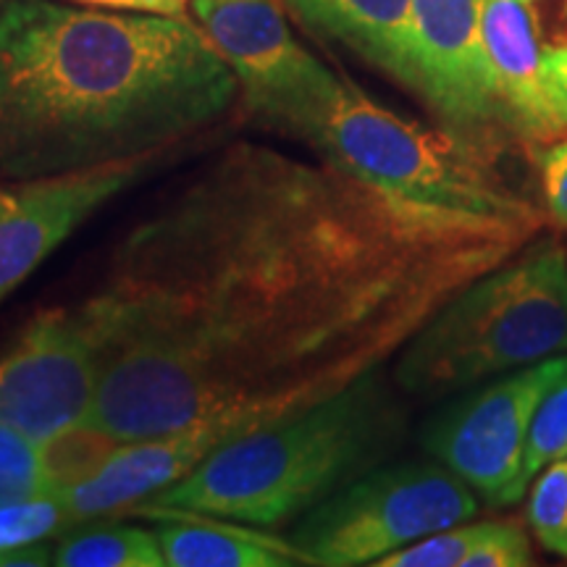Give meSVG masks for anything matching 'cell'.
Returning a JSON list of instances; mask_svg holds the SVG:
<instances>
[{"label": "cell", "mask_w": 567, "mask_h": 567, "mask_svg": "<svg viewBox=\"0 0 567 567\" xmlns=\"http://www.w3.org/2000/svg\"><path fill=\"white\" fill-rule=\"evenodd\" d=\"M547 218L410 200L326 161L234 142L140 218L82 305L111 442L247 434L396 358Z\"/></svg>", "instance_id": "cell-1"}, {"label": "cell", "mask_w": 567, "mask_h": 567, "mask_svg": "<svg viewBox=\"0 0 567 567\" xmlns=\"http://www.w3.org/2000/svg\"><path fill=\"white\" fill-rule=\"evenodd\" d=\"M237 97L195 19L0 0V179L168 153L224 122Z\"/></svg>", "instance_id": "cell-2"}, {"label": "cell", "mask_w": 567, "mask_h": 567, "mask_svg": "<svg viewBox=\"0 0 567 567\" xmlns=\"http://www.w3.org/2000/svg\"><path fill=\"white\" fill-rule=\"evenodd\" d=\"M402 434L394 394L375 371L300 413L234 436L189 476L126 509H187L276 528L381 465Z\"/></svg>", "instance_id": "cell-3"}, {"label": "cell", "mask_w": 567, "mask_h": 567, "mask_svg": "<svg viewBox=\"0 0 567 567\" xmlns=\"http://www.w3.org/2000/svg\"><path fill=\"white\" fill-rule=\"evenodd\" d=\"M567 350V252L528 245L452 297L396 354L402 392L434 400Z\"/></svg>", "instance_id": "cell-4"}, {"label": "cell", "mask_w": 567, "mask_h": 567, "mask_svg": "<svg viewBox=\"0 0 567 567\" xmlns=\"http://www.w3.org/2000/svg\"><path fill=\"white\" fill-rule=\"evenodd\" d=\"M302 142L331 166L410 200L547 218L502 168L505 142L473 140L444 124L400 116L342 74Z\"/></svg>", "instance_id": "cell-5"}, {"label": "cell", "mask_w": 567, "mask_h": 567, "mask_svg": "<svg viewBox=\"0 0 567 567\" xmlns=\"http://www.w3.org/2000/svg\"><path fill=\"white\" fill-rule=\"evenodd\" d=\"M476 513L473 488L439 460L375 465L305 513L292 542L318 567L375 565Z\"/></svg>", "instance_id": "cell-6"}, {"label": "cell", "mask_w": 567, "mask_h": 567, "mask_svg": "<svg viewBox=\"0 0 567 567\" xmlns=\"http://www.w3.org/2000/svg\"><path fill=\"white\" fill-rule=\"evenodd\" d=\"M189 17L229 63L252 116L302 140L339 74L295 38L279 0H189Z\"/></svg>", "instance_id": "cell-7"}, {"label": "cell", "mask_w": 567, "mask_h": 567, "mask_svg": "<svg viewBox=\"0 0 567 567\" xmlns=\"http://www.w3.org/2000/svg\"><path fill=\"white\" fill-rule=\"evenodd\" d=\"M567 375L565 354L465 392L425 425L423 444L488 505H513L526 492L523 465L530 423L551 389Z\"/></svg>", "instance_id": "cell-8"}, {"label": "cell", "mask_w": 567, "mask_h": 567, "mask_svg": "<svg viewBox=\"0 0 567 567\" xmlns=\"http://www.w3.org/2000/svg\"><path fill=\"white\" fill-rule=\"evenodd\" d=\"M97 384V350L80 310H40L0 354V423L48 446L87 429Z\"/></svg>", "instance_id": "cell-9"}, {"label": "cell", "mask_w": 567, "mask_h": 567, "mask_svg": "<svg viewBox=\"0 0 567 567\" xmlns=\"http://www.w3.org/2000/svg\"><path fill=\"white\" fill-rule=\"evenodd\" d=\"M413 92L439 124L505 142L507 111L484 42V0H413Z\"/></svg>", "instance_id": "cell-10"}, {"label": "cell", "mask_w": 567, "mask_h": 567, "mask_svg": "<svg viewBox=\"0 0 567 567\" xmlns=\"http://www.w3.org/2000/svg\"><path fill=\"white\" fill-rule=\"evenodd\" d=\"M484 42L515 137L565 132L567 0H484Z\"/></svg>", "instance_id": "cell-11"}, {"label": "cell", "mask_w": 567, "mask_h": 567, "mask_svg": "<svg viewBox=\"0 0 567 567\" xmlns=\"http://www.w3.org/2000/svg\"><path fill=\"white\" fill-rule=\"evenodd\" d=\"M168 153L42 179H0V302L30 279L92 213L134 187Z\"/></svg>", "instance_id": "cell-12"}, {"label": "cell", "mask_w": 567, "mask_h": 567, "mask_svg": "<svg viewBox=\"0 0 567 567\" xmlns=\"http://www.w3.org/2000/svg\"><path fill=\"white\" fill-rule=\"evenodd\" d=\"M231 434L208 423H195L172 434L122 442L87 476L61 488L59 499L71 523L124 515L126 509L155 492H163L195 471Z\"/></svg>", "instance_id": "cell-13"}, {"label": "cell", "mask_w": 567, "mask_h": 567, "mask_svg": "<svg viewBox=\"0 0 567 567\" xmlns=\"http://www.w3.org/2000/svg\"><path fill=\"white\" fill-rule=\"evenodd\" d=\"M132 517L153 520L166 567H302L310 565L292 536L264 526L187 509H142Z\"/></svg>", "instance_id": "cell-14"}, {"label": "cell", "mask_w": 567, "mask_h": 567, "mask_svg": "<svg viewBox=\"0 0 567 567\" xmlns=\"http://www.w3.org/2000/svg\"><path fill=\"white\" fill-rule=\"evenodd\" d=\"M305 27L342 42L408 90L415 84L413 0H279Z\"/></svg>", "instance_id": "cell-15"}, {"label": "cell", "mask_w": 567, "mask_h": 567, "mask_svg": "<svg viewBox=\"0 0 567 567\" xmlns=\"http://www.w3.org/2000/svg\"><path fill=\"white\" fill-rule=\"evenodd\" d=\"M53 565L61 567H166L153 528L113 523L66 534L53 547Z\"/></svg>", "instance_id": "cell-16"}, {"label": "cell", "mask_w": 567, "mask_h": 567, "mask_svg": "<svg viewBox=\"0 0 567 567\" xmlns=\"http://www.w3.org/2000/svg\"><path fill=\"white\" fill-rule=\"evenodd\" d=\"M59 494L45 446L0 423V507Z\"/></svg>", "instance_id": "cell-17"}, {"label": "cell", "mask_w": 567, "mask_h": 567, "mask_svg": "<svg viewBox=\"0 0 567 567\" xmlns=\"http://www.w3.org/2000/svg\"><path fill=\"white\" fill-rule=\"evenodd\" d=\"M528 526L544 549L567 557V457L536 478L528 494Z\"/></svg>", "instance_id": "cell-18"}, {"label": "cell", "mask_w": 567, "mask_h": 567, "mask_svg": "<svg viewBox=\"0 0 567 567\" xmlns=\"http://www.w3.org/2000/svg\"><path fill=\"white\" fill-rule=\"evenodd\" d=\"M563 457H567V375L544 396L534 423H530L526 465H523L526 484L536 473Z\"/></svg>", "instance_id": "cell-19"}, {"label": "cell", "mask_w": 567, "mask_h": 567, "mask_svg": "<svg viewBox=\"0 0 567 567\" xmlns=\"http://www.w3.org/2000/svg\"><path fill=\"white\" fill-rule=\"evenodd\" d=\"M481 526L484 523H457L381 557L375 567H463L467 551L478 542Z\"/></svg>", "instance_id": "cell-20"}, {"label": "cell", "mask_w": 567, "mask_h": 567, "mask_svg": "<svg viewBox=\"0 0 567 567\" xmlns=\"http://www.w3.org/2000/svg\"><path fill=\"white\" fill-rule=\"evenodd\" d=\"M534 551L520 520H488L478 542L467 551L463 567H528Z\"/></svg>", "instance_id": "cell-21"}, {"label": "cell", "mask_w": 567, "mask_h": 567, "mask_svg": "<svg viewBox=\"0 0 567 567\" xmlns=\"http://www.w3.org/2000/svg\"><path fill=\"white\" fill-rule=\"evenodd\" d=\"M534 163L538 168L544 216L567 231V130L547 142H536Z\"/></svg>", "instance_id": "cell-22"}, {"label": "cell", "mask_w": 567, "mask_h": 567, "mask_svg": "<svg viewBox=\"0 0 567 567\" xmlns=\"http://www.w3.org/2000/svg\"><path fill=\"white\" fill-rule=\"evenodd\" d=\"M69 3L105 11L166 13V17H187L189 13V0H69Z\"/></svg>", "instance_id": "cell-23"}]
</instances>
